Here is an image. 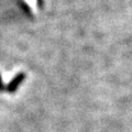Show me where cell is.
Here are the masks:
<instances>
[{"instance_id": "1", "label": "cell", "mask_w": 132, "mask_h": 132, "mask_svg": "<svg viewBox=\"0 0 132 132\" xmlns=\"http://www.w3.org/2000/svg\"><path fill=\"white\" fill-rule=\"evenodd\" d=\"M26 79V74L24 73H18L16 75L12 78L11 81L9 82V84L7 85V87H6V90L8 93H10V94H13L15 93L16 90H18V88L20 87V85L23 82V80Z\"/></svg>"}, {"instance_id": "2", "label": "cell", "mask_w": 132, "mask_h": 132, "mask_svg": "<svg viewBox=\"0 0 132 132\" xmlns=\"http://www.w3.org/2000/svg\"><path fill=\"white\" fill-rule=\"evenodd\" d=\"M20 5H21V7H23V10L27 12V13L29 14V15H31V11H30V8H29V6L28 5H26L23 1H20Z\"/></svg>"}, {"instance_id": "3", "label": "cell", "mask_w": 132, "mask_h": 132, "mask_svg": "<svg viewBox=\"0 0 132 132\" xmlns=\"http://www.w3.org/2000/svg\"><path fill=\"white\" fill-rule=\"evenodd\" d=\"M3 90H6V87H5L3 81H2V77L0 75V92H3Z\"/></svg>"}]
</instances>
